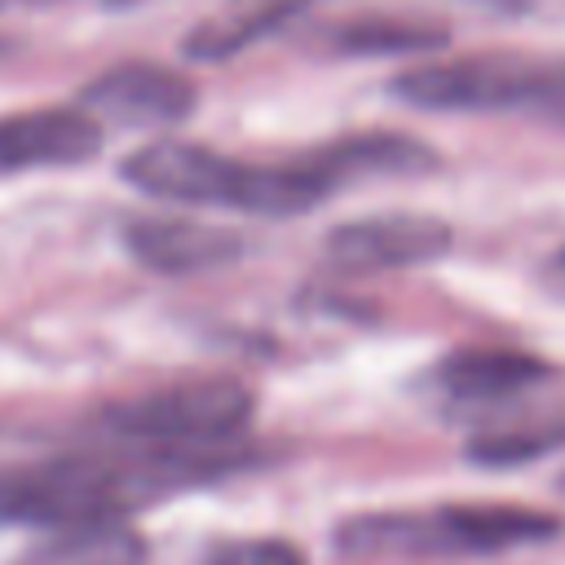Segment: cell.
<instances>
[{
	"label": "cell",
	"mask_w": 565,
	"mask_h": 565,
	"mask_svg": "<svg viewBox=\"0 0 565 565\" xmlns=\"http://www.w3.org/2000/svg\"><path fill=\"white\" fill-rule=\"evenodd\" d=\"M225 468L216 450L137 446L124 455H49L0 468V525L66 530L88 521H124L181 486L207 481Z\"/></svg>",
	"instance_id": "cell-1"
},
{
	"label": "cell",
	"mask_w": 565,
	"mask_h": 565,
	"mask_svg": "<svg viewBox=\"0 0 565 565\" xmlns=\"http://www.w3.org/2000/svg\"><path fill=\"white\" fill-rule=\"evenodd\" d=\"M119 177L163 203H190V207H238L256 216H300L313 203H322L335 181L318 168L313 154L291 163H247L234 154H221L199 141L159 137L137 146Z\"/></svg>",
	"instance_id": "cell-2"
},
{
	"label": "cell",
	"mask_w": 565,
	"mask_h": 565,
	"mask_svg": "<svg viewBox=\"0 0 565 565\" xmlns=\"http://www.w3.org/2000/svg\"><path fill=\"white\" fill-rule=\"evenodd\" d=\"M393 97L415 110H459V115H539L565 124V57L530 53H459L402 71Z\"/></svg>",
	"instance_id": "cell-3"
},
{
	"label": "cell",
	"mask_w": 565,
	"mask_h": 565,
	"mask_svg": "<svg viewBox=\"0 0 565 565\" xmlns=\"http://www.w3.org/2000/svg\"><path fill=\"white\" fill-rule=\"evenodd\" d=\"M256 411L247 384L230 375H199L181 384H163L102 411V428L159 450H216L230 441Z\"/></svg>",
	"instance_id": "cell-4"
},
{
	"label": "cell",
	"mask_w": 565,
	"mask_h": 565,
	"mask_svg": "<svg viewBox=\"0 0 565 565\" xmlns=\"http://www.w3.org/2000/svg\"><path fill=\"white\" fill-rule=\"evenodd\" d=\"M199 102V88L163 66V62H119L88 79L79 88V110H88L97 124H124V128H163L181 124Z\"/></svg>",
	"instance_id": "cell-5"
},
{
	"label": "cell",
	"mask_w": 565,
	"mask_h": 565,
	"mask_svg": "<svg viewBox=\"0 0 565 565\" xmlns=\"http://www.w3.org/2000/svg\"><path fill=\"white\" fill-rule=\"evenodd\" d=\"M450 225L424 212H384L344 221L327 234V256L344 269H406L446 256Z\"/></svg>",
	"instance_id": "cell-6"
},
{
	"label": "cell",
	"mask_w": 565,
	"mask_h": 565,
	"mask_svg": "<svg viewBox=\"0 0 565 565\" xmlns=\"http://www.w3.org/2000/svg\"><path fill=\"white\" fill-rule=\"evenodd\" d=\"M102 150V124L79 106H35L0 115V177L75 168Z\"/></svg>",
	"instance_id": "cell-7"
},
{
	"label": "cell",
	"mask_w": 565,
	"mask_h": 565,
	"mask_svg": "<svg viewBox=\"0 0 565 565\" xmlns=\"http://www.w3.org/2000/svg\"><path fill=\"white\" fill-rule=\"evenodd\" d=\"M124 247L154 274H207L243 256L234 230L194 216H132L124 221Z\"/></svg>",
	"instance_id": "cell-8"
},
{
	"label": "cell",
	"mask_w": 565,
	"mask_h": 565,
	"mask_svg": "<svg viewBox=\"0 0 565 565\" xmlns=\"http://www.w3.org/2000/svg\"><path fill=\"white\" fill-rule=\"evenodd\" d=\"M446 552H503L516 543H543L561 534V521L516 503H446L437 508Z\"/></svg>",
	"instance_id": "cell-9"
},
{
	"label": "cell",
	"mask_w": 565,
	"mask_h": 565,
	"mask_svg": "<svg viewBox=\"0 0 565 565\" xmlns=\"http://www.w3.org/2000/svg\"><path fill=\"white\" fill-rule=\"evenodd\" d=\"M335 552L349 561H415L450 556L446 534L433 512H362L335 525Z\"/></svg>",
	"instance_id": "cell-10"
},
{
	"label": "cell",
	"mask_w": 565,
	"mask_h": 565,
	"mask_svg": "<svg viewBox=\"0 0 565 565\" xmlns=\"http://www.w3.org/2000/svg\"><path fill=\"white\" fill-rule=\"evenodd\" d=\"M437 380L459 402H494L552 380V366L521 349H455L441 362Z\"/></svg>",
	"instance_id": "cell-11"
},
{
	"label": "cell",
	"mask_w": 565,
	"mask_h": 565,
	"mask_svg": "<svg viewBox=\"0 0 565 565\" xmlns=\"http://www.w3.org/2000/svg\"><path fill=\"white\" fill-rule=\"evenodd\" d=\"M13 565H146V539L124 521H88L44 534Z\"/></svg>",
	"instance_id": "cell-12"
},
{
	"label": "cell",
	"mask_w": 565,
	"mask_h": 565,
	"mask_svg": "<svg viewBox=\"0 0 565 565\" xmlns=\"http://www.w3.org/2000/svg\"><path fill=\"white\" fill-rule=\"evenodd\" d=\"M318 168L340 185L349 177H402V172H424L437 163V154L406 137V132H358V137H340L322 150H313Z\"/></svg>",
	"instance_id": "cell-13"
},
{
	"label": "cell",
	"mask_w": 565,
	"mask_h": 565,
	"mask_svg": "<svg viewBox=\"0 0 565 565\" xmlns=\"http://www.w3.org/2000/svg\"><path fill=\"white\" fill-rule=\"evenodd\" d=\"M327 49L353 53V57H388V53H437L450 31L428 18H406V13H358L340 18L335 26L322 31Z\"/></svg>",
	"instance_id": "cell-14"
},
{
	"label": "cell",
	"mask_w": 565,
	"mask_h": 565,
	"mask_svg": "<svg viewBox=\"0 0 565 565\" xmlns=\"http://www.w3.org/2000/svg\"><path fill=\"white\" fill-rule=\"evenodd\" d=\"M561 441H565V428H556V424H530V428H508V433L477 437V441L468 446V455H472L477 463H499V468H508V463H525V459H534V455H543V450H552V446H561Z\"/></svg>",
	"instance_id": "cell-15"
},
{
	"label": "cell",
	"mask_w": 565,
	"mask_h": 565,
	"mask_svg": "<svg viewBox=\"0 0 565 565\" xmlns=\"http://www.w3.org/2000/svg\"><path fill=\"white\" fill-rule=\"evenodd\" d=\"M203 565H305V552L287 539H225L203 556Z\"/></svg>",
	"instance_id": "cell-16"
},
{
	"label": "cell",
	"mask_w": 565,
	"mask_h": 565,
	"mask_svg": "<svg viewBox=\"0 0 565 565\" xmlns=\"http://www.w3.org/2000/svg\"><path fill=\"white\" fill-rule=\"evenodd\" d=\"M243 4H265V9H282V13H291V18H296L309 0H243Z\"/></svg>",
	"instance_id": "cell-17"
},
{
	"label": "cell",
	"mask_w": 565,
	"mask_h": 565,
	"mask_svg": "<svg viewBox=\"0 0 565 565\" xmlns=\"http://www.w3.org/2000/svg\"><path fill=\"white\" fill-rule=\"evenodd\" d=\"M552 269H556V274H561V278H565V247H561V252H556V260H552Z\"/></svg>",
	"instance_id": "cell-18"
},
{
	"label": "cell",
	"mask_w": 565,
	"mask_h": 565,
	"mask_svg": "<svg viewBox=\"0 0 565 565\" xmlns=\"http://www.w3.org/2000/svg\"><path fill=\"white\" fill-rule=\"evenodd\" d=\"M561 490H565V477H561Z\"/></svg>",
	"instance_id": "cell-19"
},
{
	"label": "cell",
	"mask_w": 565,
	"mask_h": 565,
	"mask_svg": "<svg viewBox=\"0 0 565 565\" xmlns=\"http://www.w3.org/2000/svg\"><path fill=\"white\" fill-rule=\"evenodd\" d=\"M0 4H9V0H0Z\"/></svg>",
	"instance_id": "cell-20"
}]
</instances>
